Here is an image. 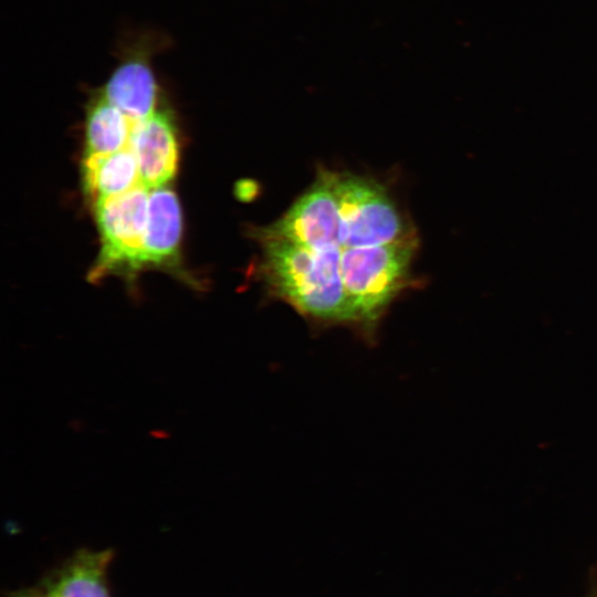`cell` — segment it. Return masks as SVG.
Segmentation results:
<instances>
[{
    "label": "cell",
    "mask_w": 597,
    "mask_h": 597,
    "mask_svg": "<svg viewBox=\"0 0 597 597\" xmlns=\"http://www.w3.org/2000/svg\"><path fill=\"white\" fill-rule=\"evenodd\" d=\"M253 238L262 249L259 274L273 296L313 321L357 326L341 275L342 250L314 251L266 227Z\"/></svg>",
    "instance_id": "cell-1"
},
{
    "label": "cell",
    "mask_w": 597,
    "mask_h": 597,
    "mask_svg": "<svg viewBox=\"0 0 597 597\" xmlns=\"http://www.w3.org/2000/svg\"><path fill=\"white\" fill-rule=\"evenodd\" d=\"M417 242L347 248L341 251V275L357 316V326L373 337L377 322L409 284Z\"/></svg>",
    "instance_id": "cell-2"
},
{
    "label": "cell",
    "mask_w": 597,
    "mask_h": 597,
    "mask_svg": "<svg viewBox=\"0 0 597 597\" xmlns=\"http://www.w3.org/2000/svg\"><path fill=\"white\" fill-rule=\"evenodd\" d=\"M341 218L342 250L417 242L386 188L371 178L325 170Z\"/></svg>",
    "instance_id": "cell-3"
},
{
    "label": "cell",
    "mask_w": 597,
    "mask_h": 597,
    "mask_svg": "<svg viewBox=\"0 0 597 597\" xmlns=\"http://www.w3.org/2000/svg\"><path fill=\"white\" fill-rule=\"evenodd\" d=\"M149 190L142 184L122 195L94 203L102 248L90 280L108 273L139 270L147 219Z\"/></svg>",
    "instance_id": "cell-4"
},
{
    "label": "cell",
    "mask_w": 597,
    "mask_h": 597,
    "mask_svg": "<svg viewBox=\"0 0 597 597\" xmlns=\"http://www.w3.org/2000/svg\"><path fill=\"white\" fill-rule=\"evenodd\" d=\"M311 250H342L341 218L325 170L276 222L266 227Z\"/></svg>",
    "instance_id": "cell-5"
},
{
    "label": "cell",
    "mask_w": 597,
    "mask_h": 597,
    "mask_svg": "<svg viewBox=\"0 0 597 597\" xmlns=\"http://www.w3.org/2000/svg\"><path fill=\"white\" fill-rule=\"evenodd\" d=\"M129 148L136 156L140 184L148 190L167 186L178 164L174 115L165 102L149 116L132 119Z\"/></svg>",
    "instance_id": "cell-6"
},
{
    "label": "cell",
    "mask_w": 597,
    "mask_h": 597,
    "mask_svg": "<svg viewBox=\"0 0 597 597\" xmlns=\"http://www.w3.org/2000/svg\"><path fill=\"white\" fill-rule=\"evenodd\" d=\"M181 229V210L175 192L167 186L149 190L148 219L139 270L158 266L185 275L179 271Z\"/></svg>",
    "instance_id": "cell-7"
},
{
    "label": "cell",
    "mask_w": 597,
    "mask_h": 597,
    "mask_svg": "<svg viewBox=\"0 0 597 597\" xmlns=\"http://www.w3.org/2000/svg\"><path fill=\"white\" fill-rule=\"evenodd\" d=\"M111 548H80L46 574L38 586L48 597H111L107 572Z\"/></svg>",
    "instance_id": "cell-8"
},
{
    "label": "cell",
    "mask_w": 597,
    "mask_h": 597,
    "mask_svg": "<svg viewBox=\"0 0 597 597\" xmlns=\"http://www.w3.org/2000/svg\"><path fill=\"white\" fill-rule=\"evenodd\" d=\"M82 176L85 193L94 203L140 184L138 163L129 146L112 154L84 156Z\"/></svg>",
    "instance_id": "cell-9"
},
{
    "label": "cell",
    "mask_w": 597,
    "mask_h": 597,
    "mask_svg": "<svg viewBox=\"0 0 597 597\" xmlns=\"http://www.w3.org/2000/svg\"><path fill=\"white\" fill-rule=\"evenodd\" d=\"M132 119L97 88L86 105L84 156L106 155L128 146Z\"/></svg>",
    "instance_id": "cell-10"
},
{
    "label": "cell",
    "mask_w": 597,
    "mask_h": 597,
    "mask_svg": "<svg viewBox=\"0 0 597 597\" xmlns=\"http://www.w3.org/2000/svg\"><path fill=\"white\" fill-rule=\"evenodd\" d=\"M9 597H48L42 589L35 585L30 588L21 589L10 594Z\"/></svg>",
    "instance_id": "cell-11"
}]
</instances>
